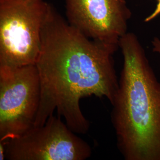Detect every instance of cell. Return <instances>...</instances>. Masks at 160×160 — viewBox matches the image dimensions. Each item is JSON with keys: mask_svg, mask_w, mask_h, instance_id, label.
Here are the masks:
<instances>
[{"mask_svg": "<svg viewBox=\"0 0 160 160\" xmlns=\"http://www.w3.org/2000/svg\"><path fill=\"white\" fill-rule=\"evenodd\" d=\"M117 50L87 37L49 5L35 63L41 97L34 127L44 126L56 110L74 133H87L90 123L80 100L94 96L113 102L119 88L113 58Z\"/></svg>", "mask_w": 160, "mask_h": 160, "instance_id": "1", "label": "cell"}, {"mask_svg": "<svg viewBox=\"0 0 160 160\" xmlns=\"http://www.w3.org/2000/svg\"><path fill=\"white\" fill-rule=\"evenodd\" d=\"M119 47L123 67L111 112L118 149L126 160H160V82L135 34L127 32Z\"/></svg>", "mask_w": 160, "mask_h": 160, "instance_id": "2", "label": "cell"}, {"mask_svg": "<svg viewBox=\"0 0 160 160\" xmlns=\"http://www.w3.org/2000/svg\"><path fill=\"white\" fill-rule=\"evenodd\" d=\"M49 6L43 0H0V66L35 65Z\"/></svg>", "mask_w": 160, "mask_h": 160, "instance_id": "3", "label": "cell"}, {"mask_svg": "<svg viewBox=\"0 0 160 160\" xmlns=\"http://www.w3.org/2000/svg\"><path fill=\"white\" fill-rule=\"evenodd\" d=\"M40 97L35 65L0 66V142L21 135L34 126Z\"/></svg>", "mask_w": 160, "mask_h": 160, "instance_id": "4", "label": "cell"}, {"mask_svg": "<svg viewBox=\"0 0 160 160\" xmlns=\"http://www.w3.org/2000/svg\"><path fill=\"white\" fill-rule=\"evenodd\" d=\"M51 115L44 126L31 128L23 134L3 141L5 159L85 160L92 149L85 140Z\"/></svg>", "mask_w": 160, "mask_h": 160, "instance_id": "5", "label": "cell"}, {"mask_svg": "<svg viewBox=\"0 0 160 160\" xmlns=\"http://www.w3.org/2000/svg\"><path fill=\"white\" fill-rule=\"evenodd\" d=\"M68 23L90 39L118 49L132 13L125 0H65Z\"/></svg>", "mask_w": 160, "mask_h": 160, "instance_id": "6", "label": "cell"}, {"mask_svg": "<svg viewBox=\"0 0 160 160\" xmlns=\"http://www.w3.org/2000/svg\"><path fill=\"white\" fill-rule=\"evenodd\" d=\"M160 14V0H157V4L156 6L155 9L154 11L151 13V14L149 15V16L146 17L145 18L144 22H149L150 21H152V20L156 18Z\"/></svg>", "mask_w": 160, "mask_h": 160, "instance_id": "7", "label": "cell"}, {"mask_svg": "<svg viewBox=\"0 0 160 160\" xmlns=\"http://www.w3.org/2000/svg\"><path fill=\"white\" fill-rule=\"evenodd\" d=\"M152 51L160 54V39L158 37L153 38L152 41Z\"/></svg>", "mask_w": 160, "mask_h": 160, "instance_id": "8", "label": "cell"}, {"mask_svg": "<svg viewBox=\"0 0 160 160\" xmlns=\"http://www.w3.org/2000/svg\"><path fill=\"white\" fill-rule=\"evenodd\" d=\"M5 159V149L4 143L0 142V160Z\"/></svg>", "mask_w": 160, "mask_h": 160, "instance_id": "9", "label": "cell"}]
</instances>
